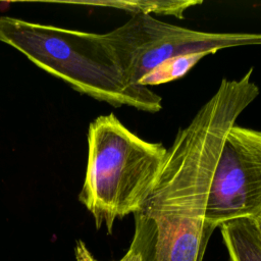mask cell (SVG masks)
Masks as SVG:
<instances>
[{"mask_svg": "<svg viewBox=\"0 0 261 261\" xmlns=\"http://www.w3.org/2000/svg\"><path fill=\"white\" fill-rule=\"evenodd\" d=\"M250 68L223 79L191 122L178 129L157 180L134 213L132 243L143 261H203L216 228L205 217L210 182L222 143L259 95Z\"/></svg>", "mask_w": 261, "mask_h": 261, "instance_id": "obj_1", "label": "cell"}, {"mask_svg": "<svg viewBox=\"0 0 261 261\" xmlns=\"http://www.w3.org/2000/svg\"><path fill=\"white\" fill-rule=\"evenodd\" d=\"M0 42L80 93L114 107L158 112L162 98L145 86L128 85L111 57L103 35L0 16Z\"/></svg>", "mask_w": 261, "mask_h": 261, "instance_id": "obj_2", "label": "cell"}, {"mask_svg": "<svg viewBox=\"0 0 261 261\" xmlns=\"http://www.w3.org/2000/svg\"><path fill=\"white\" fill-rule=\"evenodd\" d=\"M168 148L129 130L113 113L100 115L88 129V161L79 200L96 228L112 233L116 219L139 210L163 167Z\"/></svg>", "mask_w": 261, "mask_h": 261, "instance_id": "obj_3", "label": "cell"}, {"mask_svg": "<svg viewBox=\"0 0 261 261\" xmlns=\"http://www.w3.org/2000/svg\"><path fill=\"white\" fill-rule=\"evenodd\" d=\"M125 82L141 80L167 59L243 45H261V33H208L174 25L147 14H133L122 25L102 34ZM142 86V85H141Z\"/></svg>", "mask_w": 261, "mask_h": 261, "instance_id": "obj_4", "label": "cell"}, {"mask_svg": "<svg viewBox=\"0 0 261 261\" xmlns=\"http://www.w3.org/2000/svg\"><path fill=\"white\" fill-rule=\"evenodd\" d=\"M261 216V132L232 125L214 166L206 220L215 227Z\"/></svg>", "mask_w": 261, "mask_h": 261, "instance_id": "obj_5", "label": "cell"}, {"mask_svg": "<svg viewBox=\"0 0 261 261\" xmlns=\"http://www.w3.org/2000/svg\"><path fill=\"white\" fill-rule=\"evenodd\" d=\"M219 228L229 261H261V233L254 219L231 220Z\"/></svg>", "mask_w": 261, "mask_h": 261, "instance_id": "obj_6", "label": "cell"}, {"mask_svg": "<svg viewBox=\"0 0 261 261\" xmlns=\"http://www.w3.org/2000/svg\"><path fill=\"white\" fill-rule=\"evenodd\" d=\"M202 4V1L185 0V1H171V0H134V1H117L111 2L109 5L115 8L122 9L130 12L132 14H159V15H172L178 18L184 17V13L195 5Z\"/></svg>", "mask_w": 261, "mask_h": 261, "instance_id": "obj_7", "label": "cell"}, {"mask_svg": "<svg viewBox=\"0 0 261 261\" xmlns=\"http://www.w3.org/2000/svg\"><path fill=\"white\" fill-rule=\"evenodd\" d=\"M206 55H209V53L199 52L167 59L146 74L141 80L140 85L148 87L177 80L184 76L198 61H200V59Z\"/></svg>", "mask_w": 261, "mask_h": 261, "instance_id": "obj_8", "label": "cell"}, {"mask_svg": "<svg viewBox=\"0 0 261 261\" xmlns=\"http://www.w3.org/2000/svg\"><path fill=\"white\" fill-rule=\"evenodd\" d=\"M74 261H99L94 257L87 245L82 241L77 240L74 246ZM118 261H143L142 254L138 247L130 243L127 252Z\"/></svg>", "mask_w": 261, "mask_h": 261, "instance_id": "obj_9", "label": "cell"}, {"mask_svg": "<svg viewBox=\"0 0 261 261\" xmlns=\"http://www.w3.org/2000/svg\"><path fill=\"white\" fill-rule=\"evenodd\" d=\"M254 221H255V223H256V225H257V227H258V229H259V231L261 233V216H259L258 218L254 219Z\"/></svg>", "mask_w": 261, "mask_h": 261, "instance_id": "obj_10", "label": "cell"}]
</instances>
